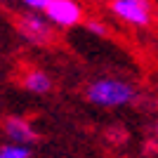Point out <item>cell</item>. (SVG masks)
<instances>
[{"label":"cell","mask_w":158,"mask_h":158,"mask_svg":"<svg viewBox=\"0 0 158 158\" xmlns=\"http://www.w3.org/2000/svg\"><path fill=\"white\" fill-rule=\"evenodd\" d=\"M109 7V14L127 28H149L156 19L151 0H116Z\"/></svg>","instance_id":"7a4b0ae2"},{"label":"cell","mask_w":158,"mask_h":158,"mask_svg":"<svg viewBox=\"0 0 158 158\" xmlns=\"http://www.w3.org/2000/svg\"><path fill=\"white\" fill-rule=\"evenodd\" d=\"M85 28L90 33H94L97 38H106V35H109V26H106L102 19H85Z\"/></svg>","instance_id":"ba28073f"},{"label":"cell","mask_w":158,"mask_h":158,"mask_svg":"<svg viewBox=\"0 0 158 158\" xmlns=\"http://www.w3.org/2000/svg\"><path fill=\"white\" fill-rule=\"evenodd\" d=\"M50 2L52 0H21V5L26 7L28 12H45Z\"/></svg>","instance_id":"9c48e42d"},{"label":"cell","mask_w":158,"mask_h":158,"mask_svg":"<svg viewBox=\"0 0 158 158\" xmlns=\"http://www.w3.org/2000/svg\"><path fill=\"white\" fill-rule=\"evenodd\" d=\"M0 158H31V146L14 144V142L0 144Z\"/></svg>","instance_id":"52a82bcc"},{"label":"cell","mask_w":158,"mask_h":158,"mask_svg":"<svg viewBox=\"0 0 158 158\" xmlns=\"http://www.w3.org/2000/svg\"><path fill=\"white\" fill-rule=\"evenodd\" d=\"M21 87L31 94H47L54 87V83L50 78V73L43 69H26L21 76Z\"/></svg>","instance_id":"8992f818"},{"label":"cell","mask_w":158,"mask_h":158,"mask_svg":"<svg viewBox=\"0 0 158 158\" xmlns=\"http://www.w3.org/2000/svg\"><path fill=\"white\" fill-rule=\"evenodd\" d=\"M153 139L158 142V118H156V123H153Z\"/></svg>","instance_id":"30bf717a"},{"label":"cell","mask_w":158,"mask_h":158,"mask_svg":"<svg viewBox=\"0 0 158 158\" xmlns=\"http://www.w3.org/2000/svg\"><path fill=\"white\" fill-rule=\"evenodd\" d=\"M97 2H104V5H111V2H116V0H97Z\"/></svg>","instance_id":"8fae6325"},{"label":"cell","mask_w":158,"mask_h":158,"mask_svg":"<svg viewBox=\"0 0 158 158\" xmlns=\"http://www.w3.org/2000/svg\"><path fill=\"white\" fill-rule=\"evenodd\" d=\"M45 17L54 24V28H76L85 24V7L80 0H52Z\"/></svg>","instance_id":"277c9868"},{"label":"cell","mask_w":158,"mask_h":158,"mask_svg":"<svg viewBox=\"0 0 158 158\" xmlns=\"http://www.w3.org/2000/svg\"><path fill=\"white\" fill-rule=\"evenodd\" d=\"M2 132H5L7 142H14V144L31 146L38 139V132H35L33 123L28 118H24V116H7L2 120Z\"/></svg>","instance_id":"5b68a950"},{"label":"cell","mask_w":158,"mask_h":158,"mask_svg":"<svg viewBox=\"0 0 158 158\" xmlns=\"http://www.w3.org/2000/svg\"><path fill=\"white\" fill-rule=\"evenodd\" d=\"M17 31L33 47H45L54 43V24L45 17V12L21 14L17 19Z\"/></svg>","instance_id":"3957f363"},{"label":"cell","mask_w":158,"mask_h":158,"mask_svg":"<svg viewBox=\"0 0 158 158\" xmlns=\"http://www.w3.org/2000/svg\"><path fill=\"white\" fill-rule=\"evenodd\" d=\"M85 97L99 109H123L137 104L139 90L125 78H97L85 87Z\"/></svg>","instance_id":"6da1fadb"}]
</instances>
